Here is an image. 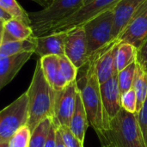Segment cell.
I'll list each match as a JSON object with an SVG mask.
<instances>
[{
	"mask_svg": "<svg viewBox=\"0 0 147 147\" xmlns=\"http://www.w3.org/2000/svg\"><path fill=\"white\" fill-rule=\"evenodd\" d=\"M28 96L27 126L33 130L46 118H53L55 90L47 81L38 59L31 84L26 91Z\"/></svg>",
	"mask_w": 147,
	"mask_h": 147,
	"instance_id": "1",
	"label": "cell"
},
{
	"mask_svg": "<svg viewBox=\"0 0 147 147\" xmlns=\"http://www.w3.org/2000/svg\"><path fill=\"white\" fill-rule=\"evenodd\" d=\"M83 85L78 89L87 114L89 125L93 127L102 144L105 142V120L100 91V83L95 68L94 59L87 64Z\"/></svg>",
	"mask_w": 147,
	"mask_h": 147,
	"instance_id": "2",
	"label": "cell"
},
{
	"mask_svg": "<svg viewBox=\"0 0 147 147\" xmlns=\"http://www.w3.org/2000/svg\"><path fill=\"white\" fill-rule=\"evenodd\" d=\"M105 142L115 147H146L136 114L121 109L109 121L105 132Z\"/></svg>",
	"mask_w": 147,
	"mask_h": 147,
	"instance_id": "3",
	"label": "cell"
},
{
	"mask_svg": "<svg viewBox=\"0 0 147 147\" xmlns=\"http://www.w3.org/2000/svg\"><path fill=\"white\" fill-rule=\"evenodd\" d=\"M84 5V0H55L37 12L28 13L34 36L46 35L56 24L65 20Z\"/></svg>",
	"mask_w": 147,
	"mask_h": 147,
	"instance_id": "4",
	"label": "cell"
},
{
	"mask_svg": "<svg viewBox=\"0 0 147 147\" xmlns=\"http://www.w3.org/2000/svg\"><path fill=\"white\" fill-rule=\"evenodd\" d=\"M114 26L113 9L95 16L82 25L87 38L90 60L117 40L114 36Z\"/></svg>",
	"mask_w": 147,
	"mask_h": 147,
	"instance_id": "5",
	"label": "cell"
},
{
	"mask_svg": "<svg viewBox=\"0 0 147 147\" xmlns=\"http://www.w3.org/2000/svg\"><path fill=\"white\" fill-rule=\"evenodd\" d=\"M28 120V96L24 92L0 111V143L9 142Z\"/></svg>",
	"mask_w": 147,
	"mask_h": 147,
	"instance_id": "6",
	"label": "cell"
},
{
	"mask_svg": "<svg viewBox=\"0 0 147 147\" xmlns=\"http://www.w3.org/2000/svg\"><path fill=\"white\" fill-rule=\"evenodd\" d=\"M120 1L121 0H92L90 3L83 5L70 16L56 24L47 34L59 32H67L75 28L80 27L95 16L108 9H114Z\"/></svg>",
	"mask_w": 147,
	"mask_h": 147,
	"instance_id": "7",
	"label": "cell"
},
{
	"mask_svg": "<svg viewBox=\"0 0 147 147\" xmlns=\"http://www.w3.org/2000/svg\"><path fill=\"white\" fill-rule=\"evenodd\" d=\"M78 91L77 80L68 84L63 90L56 91L54 98L53 123L55 127H68L75 109L76 98Z\"/></svg>",
	"mask_w": 147,
	"mask_h": 147,
	"instance_id": "8",
	"label": "cell"
},
{
	"mask_svg": "<svg viewBox=\"0 0 147 147\" xmlns=\"http://www.w3.org/2000/svg\"><path fill=\"white\" fill-rule=\"evenodd\" d=\"M65 55L78 70L90 62L87 38L82 26L67 31L65 42Z\"/></svg>",
	"mask_w": 147,
	"mask_h": 147,
	"instance_id": "9",
	"label": "cell"
},
{
	"mask_svg": "<svg viewBox=\"0 0 147 147\" xmlns=\"http://www.w3.org/2000/svg\"><path fill=\"white\" fill-rule=\"evenodd\" d=\"M102 108L105 120V132L109 128V121L122 109L117 74L111 77L108 81L100 84Z\"/></svg>",
	"mask_w": 147,
	"mask_h": 147,
	"instance_id": "10",
	"label": "cell"
},
{
	"mask_svg": "<svg viewBox=\"0 0 147 147\" xmlns=\"http://www.w3.org/2000/svg\"><path fill=\"white\" fill-rule=\"evenodd\" d=\"M121 42L134 45L139 49L147 40V2L134 16L118 37Z\"/></svg>",
	"mask_w": 147,
	"mask_h": 147,
	"instance_id": "11",
	"label": "cell"
},
{
	"mask_svg": "<svg viewBox=\"0 0 147 147\" xmlns=\"http://www.w3.org/2000/svg\"><path fill=\"white\" fill-rule=\"evenodd\" d=\"M121 41L117 39L105 49L96 53L92 58L95 61V68L100 84L108 81L117 74L116 54L118 45Z\"/></svg>",
	"mask_w": 147,
	"mask_h": 147,
	"instance_id": "12",
	"label": "cell"
},
{
	"mask_svg": "<svg viewBox=\"0 0 147 147\" xmlns=\"http://www.w3.org/2000/svg\"><path fill=\"white\" fill-rule=\"evenodd\" d=\"M147 0H121L113 9L114 13V36L118 39L134 16L146 3Z\"/></svg>",
	"mask_w": 147,
	"mask_h": 147,
	"instance_id": "13",
	"label": "cell"
},
{
	"mask_svg": "<svg viewBox=\"0 0 147 147\" xmlns=\"http://www.w3.org/2000/svg\"><path fill=\"white\" fill-rule=\"evenodd\" d=\"M33 53L26 52L6 57L0 56V90L11 82Z\"/></svg>",
	"mask_w": 147,
	"mask_h": 147,
	"instance_id": "14",
	"label": "cell"
},
{
	"mask_svg": "<svg viewBox=\"0 0 147 147\" xmlns=\"http://www.w3.org/2000/svg\"><path fill=\"white\" fill-rule=\"evenodd\" d=\"M67 32L53 33L50 34L36 37V48L34 53L40 58L47 55H65V42Z\"/></svg>",
	"mask_w": 147,
	"mask_h": 147,
	"instance_id": "15",
	"label": "cell"
},
{
	"mask_svg": "<svg viewBox=\"0 0 147 147\" xmlns=\"http://www.w3.org/2000/svg\"><path fill=\"white\" fill-rule=\"evenodd\" d=\"M39 59L44 76L49 84L56 91L63 90L68 83L60 71L59 56L47 55L41 57Z\"/></svg>",
	"mask_w": 147,
	"mask_h": 147,
	"instance_id": "16",
	"label": "cell"
},
{
	"mask_svg": "<svg viewBox=\"0 0 147 147\" xmlns=\"http://www.w3.org/2000/svg\"><path fill=\"white\" fill-rule=\"evenodd\" d=\"M88 127H89L88 117L83 103L81 93L78 89L77 98H76L75 109L70 122L69 128L71 131V133L75 135V137L78 139L82 143H84Z\"/></svg>",
	"mask_w": 147,
	"mask_h": 147,
	"instance_id": "17",
	"label": "cell"
},
{
	"mask_svg": "<svg viewBox=\"0 0 147 147\" xmlns=\"http://www.w3.org/2000/svg\"><path fill=\"white\" fill-rule=\"evenodd\" d=\"M31 27L27 26L23 22L12 18L3 24V34L2 44L14 40H22L33 36Z\"/></svg>",
	"mask_w": 147,
	"mask_h": 147,
	"instance_id": "18",
	"label": "cell"
},
{
	"mask_svg": "<svg viewBox=\"0 0 147 147\" xmlns=\"http://www.w3.org/2000/svg\"><path fill=\"white\" fill-rule=\"evenodd\" d=\"M36 37L33 35L26 40L3 43L0 47V56L6 57L26 52L34 53L36 48Z\"/></svg>",
	"mask_w": 147,
	"mask_h": 147,
	"instance_id": "19",
	"label": "cell"
},
{
	"mask_svg": "<svg viewBox=\"0 0 147 147\" xmlns=\"http://www.w3.org/2000/svg\"><path fill=\"white\" fill-rule=\"evenodd\" d=\"M138 49L132 44L127 42H120L116 54L117 71H121L129 65L137 61Z\"/></svg>",
	"mask_w": 147,
	"mask_h": 147,
	"instance_id": "20",
	"label": "cell"
},
{
	"mask_svg": "<svg viewBox=\"0 0 147 147\" xmlns=\"http://www.w3.org/2000/svg\"><path fill=\"white\" fill-rule=\"evenodd\" d=\"M133 88L137 96V114L142 108L147 97V73L139 63H137L136 65Z\"/></svg>",
	"mask_w": 147,
	"mask_h": 147,
	"instance_id": "21",
	"label": "cell"
},
{
	"mask_svg": "<svg viewBox=\"0 0 147 147\" xmlns=\"http://www.w3.org/2000/svg\"><path fill=\"white\" fill-rule=\"evenodd\" d=\"M53 124L52 118H46L40 121L31 132L29 147H44L45 143Z\"/></svg>",
	"mask_w": 147,
	"mask_h": 147,
	"instance_id": "22",
	"label": "cell"
},
{
	"mask_svg": "<svg viewBox=\"0 0 147 147\" xmlns=\"http://www.w3.org/2000/svg\"><path fill=\"white\" fill-rule=\"evenodd\" d=\"M0 7L7 11L13 18L30 27L31 22L28 13L26 12L16 0H0Z\"/></svg>",
	"mask_w": 147,
	"mask_h": 147,
	"instance_id": "23",
	"label": "cell"
},
{
	"mask_svg": "<svg viewBox=\"0 0 147 147\" xmlns=\"http://www.w3.org/2000/svg\"><path fill=\"white\" fill-rule=\"evenodd\" d=\"M136 65L137 61L129 65L128 66H127L126 68H124L123 70L117 73L118 84L121 95L126 91L129 90L131 88H133V83L136 71Z\"/></svg>",
	"mask_w": 147,
	"mask_h": 147,
	"instance_id": "24",
	"label": "cell"
},
{
	"mask_svg": "<svg viewBox=\"0 0 147 147\" xmlns=\"http://www.w3.org/2000/svg\"><path fill=\"white\" fill-rule=\"evenodd\" d=\"M31 131L27 125L20 127L10 138L8 144L9 147H29Z\"/></svg>",
	"mask_w": 147,
	"mask_h": 147,
	"instance_id": "25",
	"label": "cell"
},
{
	"mask_svg": "<svg viewBox=\"0 0 147 147\" xmlns=\"http://www.w3.org/2000/svg\"><path fill=\"white\" fill-rule=\"evenodd\" d=\"M59 68L63 77L68 84L77 80L78 69L65 55L59 56Z\"/></svg>",
	"mask_w": 147,
	"mask_h": 147,
	"instance_id": "26",
	"label": "cell"
},
{
	"mask_svg": "<svg viewBox=\"0 0 147 147\" xmlns=\"http://www.w3.org/2000/svg\"><path fill=\"white\" fill-rule=\"evenodd\" d=\"M121 107L126 111L136 114L137 112V96L134 88L123 93L121 96Z\"/></svg>",
	"mask_w": 147,
	"mask_h": 147,
	"instance_id": "27",
	"label": "cell"
},
{
	"mask_svg": "<svg viewBox=\"0 0 147 147\" xmlns=\"http://www.w3.org/2000/svg\"><path fill=\"white\" fill-rule=\"evenodd\" d=\"M62 139L66 147H84V143H82L75 135L71 133L68 127H58Z\"/></svg>",
	"mask_w": 147,
	"mask_h": 147,
	"instance_id": "28",
	"label": "cell"
},
{
	"mask_svg": "<svg viewBox=\"0 0 147 147\" xmlns=\"http://www.w3.org/2000/svg\"><path fill=\"white\" fill-rule=\"evenodd\" d=\"M136 115H137L138 123H139V126L142 134L145 146L147 147V97L142 108L136 114Z\"/></svg>",
	"mask_w": 147,
	"mask_h": 147,
	"instance_id": "29",
	"label": "cell"
},
{
	"mask_svg": "<svg viewBox=\"0 0 147 147\" xmlns=\"http://www.w3.org/2000/svg\"><path fill=\"white\" fill-rule=\"evenodd\" d=\"M57 129L58 127L54 126L53 123L51 126V128L49 130L45 146L44 147H56V137H57Z\"/></svg>",
	"mask_w": 147,
	"mask_h": 147,
	"instance_id": "30",
	"label": "cell"
},
{
	"mask_svg": "<svg viewBox=\"0 0 147 147\" xmlns=\"http://www.w3.org/2000/svg\"><path fill=\"white\" fill-rule=\"evenodd\" d=\"M147 62V40L143 43V45L138 49L137 63L141 66H144Z\"/></svg>",
	"mask_w": 147,
	"mask_h": 147,
	"instance_id": "31",
	"label": "cell"
},
{
	"mask_svg": "<svg viewBox=\"0 0 147 147\" xmlns=\"http://www.w3.org/2000/svg\"><path fill=\"white\" fill-rule=\"evenodd\" d=\"M12 18H13V17H12L7 11H5L3 8L0 7V22L5 23L6 22L11 20Z\"/></svg>",
	"mask_w": 147,
	"mask_h": 147,
	"instance_id": "32",
	"label": "cell"
},
{
	"mask_svg": "<svg viewBox=\"0 0 147 147\" xmlns=\"http://www.w3.org/2000/svg\"><path fill=\"white\" fill-rule=\"evenodd\" d=\"M31 1H34V2L39 3L40 5L43 6L44 8H46V7H47L48 5H50V4H51L53 1H55V0H31Z\"/></svg>",
	"mask_w": 147,
	"mask_h": 147,
	"instance_id": "33",
	"label": "cell"
},
{
	"mask_svg": "<svg viewBox=\"0 0 147 147\" xmlns=\"http://www.w3.org/2000/svg\"><path fill=\"white\" fill-rule=\"evenodd\" d=\"M3 22H0V47L2 45V39H3Z\"/></svg>",
	"mask_w": 147,
	"mask_h": 147,
	"instance_id": "34",
	"label": "cell"
},
{
	"mask_svg": "<svg viewBox=\"0 0 147 147\" xmlns=\"http://www.w3.org/2000/svg\"><path fill=\"white\" fill-rule=\"evenodd\" d=\"M102 147H115V146L113 144L109 143V142H104V143H102Z\"/></svg>",
	"mask_w": 147,
	"mask_h": 147,
	"instance_id": "35",
	"label": "cell"
},
{
	"mask_svg": "<svg viewBox=\"0 0 147 147\" xmlns=\"http://www.w3.org/2000/svg\"><path fill=\"white\" fill-rule=\"evenodd\" d=\"M0 147H9V144H8V142L0 143Z\"/></svg>",
	"mask_w": 147,
	"mask_h": 147,
	"instance_id": "36",
	"label": "cell"
},
{
	"mask_svg": "<svg viewBox=\"0 0 147 147\" xmlns=\"http://www.w3.org/2000/svg\"><path fill=\"white\" fill-rule=\"evenodd\" d=\"M92 0H84V4H87V3H90Z\"/></svg>",
	"mask_w": 147,
	"mask_h": 147,
	"instance_id": "37",
	"label": "cell"
},
{
	"mask_svg": "<svg viewBox=\"0 0 147 147\" xmlns=\"http://www.w3.org/2000/svg\"><path fill=\"white\" fill-rule=\"evenodd\" d=\"M142 67L144 68V70H145V71H146V73H147V62H146V65H145L144 66H142Z\"/></svg>",
	"mask_w": 147,
	"mask_h": 147,
	"instance_id": "38",
	"label": "cell"
}]
</instances>
